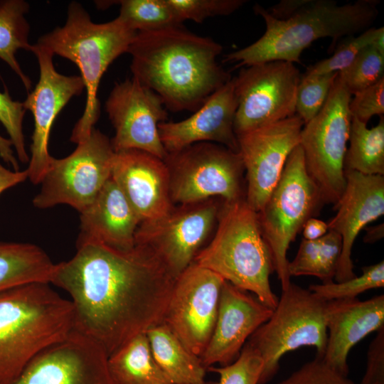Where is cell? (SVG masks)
I'll use <instances>...</instances> for the list:
<instances>
[{
    "label": "cell",
    "instance_id": "277c9868",
    "mask_svg": "<svg viewBox=\"0 0 384 384\" xmlns=\"http://www.w3.org/2000/svg\"><path fill=\"white\" fill-rule=\"evenodd\" d=\"M74 330L73 309L48 282L0 292V384L15 379L38 353Z\"/></svg>",
    "mask_w": 384,
    "mask_h": 384
},
{
    "label": "cell",
    "instance_id": "603a6c76",
    "mask_svg": "<svg viewBox=\"0 0 384 384\" xmlns=\"http://www.w3.org/2000/svg\"><path fill=\"white\" fill-rule=\"evenodd\" d=\"M328 338L322 359L348 376L351 349L366 336L384 327V295L366 301L357 298L329 301Z\"/></svg>",
    "mask_w": 384,
    "mask_h": 384
},
{
    "label": "cell",
    "instance_id": "ac0fdd59",
    "mask_svg": "<svg viewBox=\"0 0 384 384\" xmlns=\"http://www.w3.org/2000/svg\"><path fill=\"white\" fill-rule=\"evenodd\" d=\"M31 52L37 58L40 75L38 83L23 102L25 110L32 113L34 120L26 169L31 182L39 184L53 158L48 151L52 125L68 102L82 93L85 85L80 76L58 73L53 62L54 55L48 50L33 44Z\"/></svg>",
    "mask_w": 384,
    "mask_h": 384
},
{
    "label": "cell",
    "instance_id": "f35d334b",
    "mask_svg": "<svg viewBox=\"0 0 384 384\" xmlns=\"http://www.w3.org/2000/svg\"><path fill=\"white\" fill-rule=\"evenodd\" d=\"M352 117L367 124L375 116L384 113V78L377 83L354 93L349 102Z\"/></svg>",
    "mask_w": 384,
    "mask_h": 384
},
{
    "label": "cell",
    "instance_id": "74e56055",
    "mask_svg": "<svg viewBox=\"0 0 384 384\" xmlns=\"http://www.w3.org/2000/svg\"><path fill=\"white\" fill-rule=\"evenodd\" d=\"M276 384H357L316 357Z\"/></svg>",
    "mask_w": 384,
    "mask_h": 384
},
{
    "label": "cell",
    "instance_id": "d590c367",
    "mask_svg": "<svg viewBox=\"0 0 384 384\" xmlns=\"http://www.w3.org/2000/svg\"><path fill=\"white\" fill-rule=\"evenodd\" d=\"M179 21L201 23L208 17L228 16L239 9L244 0H167Z\"/></svg>",
    "mask_w": 384,
    "mask_h": 384
},
{
    "label": "cell",
    "instance_id": "44dd1931",
    "mask_svg": "<svg viewBox=\"0 0 384 384\" xmlns=\"http://www.w3.org/2000/svg\"><path fill=\"white\" fill-rule=\"evenodd\" d=\"M111 176L142 222L159 218L174 206L167 167L155 155L138 149L117 151Z\"/></svg>",
    "mask_w": 384,
    "mask_h": 384
},
{
    "label": "cell",
    "instance_id": "2e32d148",
    "mask_svg": "<svg viewBox=\"0 0 384 384\" xmlns=\"http://www.w3.org/2000/svg\"><path fill=\"white\" fill-rule=\"evenodd\" d=\"M105 107L115 131L110 139L114 152L138 149L164 159L158 126L167 112L158 95L132 78L115 83Z\"/></svg>",
    "mask_w": 384,
    "mask_h": 384
},
{
    "label": "cell",
    "instance_id": "836d02e7",
    "mask_svg": "<svg viewBox=\"0 0 384 384\" xmlns=\"http://www.w3.org/2000/svg\"><path fill=\"white\" fill-rule=\"evenodd\" d=\"M380 29L381 27H372L357 36H348L335 48L332 55L309 66L304 73L323 75L345 70L364 48L372 44Z\"/></svg>",
    "mask_w": 384,
    "mask_h": 384
},
{
    "label": "cell",
    "instance_id": "484cf974",
    "mask_svg": "<svg viewBox=\"0 0 384 384\" xmlns=\"http://www.w3.org/2000/svg\"><path fill=\"white\" fill-rule=\"evenodd\" d=\"M54 267L34 244L0 242V292L31 282L50 283Z\"/></svg>",
    "mask_w": 384,
    "mask_h": 384
},
{
    "label": "cell",
    "instance_id": "e575fe53",
    "mask_svg": "<svg viewBox=\"0 0 384 384\" xmlns=\"http://www.w3.org/2000/svg\"><path fill=\"white\" fill-rule=\"evenodd\" d=\"M262 368L263 361L260 354L245 343L232 363L208 369L218 374L217 384H258Z\"/></svg>",
    "mask_w": 384,
    "mask_h": 384
},
{
    "label": "cell",
    "instance_id": "83f0119b",
    "mask_svg": "<svg viewBox=\"0 0 384 384\" xmlns=\"http://www.w3.org/2000/svg\"><path fill=\"white\" fill-rule=\"evenodd\" d=\"M29 9L24 0H0V59L16 74L27 92L31 89V80L16 54L19 50L31 51L33 46L28 41L30 25L26 18Z\"/></svg>",
    "mask_w": 384,
    "mask_h": 384
},
{
    "label": "cell",
    "instance_id": "4fadbf2b",
    "mask_svg": "<svg viewBox=\"0 0 384 384\" xmlns=\"http://www.w3.org/2000/svg\"><path fill=\"white\" fill-rule=\"evenodd\" d=\"M301 78L294 63L271 61L251 65L234 77L238 107L236 135L295 115Z\"/></svg>",
    "mask_w": 384,
    "mask_h": 384
},
{
    "label": "cell",
    "instance_id": "7c38bea8",
    "mask_svg": "<svg viewBox=\"0 0 384 384\" xmlns=\"http://www.w3.org/2000/svg\"><path fill=\"white\" fill-rule=\"evenodd\" d=\"M223 202L211 198L175 205L165 215L141 222L135 244L149 248L176 279L214 233Z\"/></svg>",
    "mask_w": 384,
    "mask_h": 384
},
{
    "label": "cell",
    "instance_id": "52a82bcc",
    "mask_svg": "<svg viewBox=\"0 0 384 384\" xmlns=\"http://www.w3.org/2000/svg\"><path fill=\"white\" fill-rule=\"evenodd\" d=\"M329 301L291 282L282 291L270 319L250 337L246 344L263 361L258 384H265L277 373L282 357L304 346L314 347L317 358L325 353L328 333Z\"/></svg>",
    "mask_w": 384,
    "mask_h": 384
},
{
    "label": "cell",
    "instance_id": "ffe728a7",
    "mask_svg": "<svg viewBox=\"0 0 384 384\" xmlns=\"http://www.w3.org/2000/svg\"><path fill=\"white\" fill-rule=\"evenodd\" d=\"M346 186L334 208L336 213L327 223L329 230L342 238V252L335 275L341 282L356 275L351 260L353 245L361 230L384 214V176L345 171Z\"/></svg>",
    "mask_w": 384,
    "mask_h": 384
},
{
    "label": "cell",
    "instance_id": "f6af8a7d",
    "mask_svg": "<svg viewBox=\"0 0 384 384\" xmlns=\"http://www.w3.org/2000/svg\"><path fill=\"white\" fill-rule=\"evenodd\" d=\"M304 238L306 240H318L329 230L328 225L324 221L311 217L304 223L303 228Z\"/></svg>",
    "mask_w": 384,
    "mask_h": 384
},
{
    "label": "cell",
    "instance_id": "f546056e",
    "mask_svg": "<svg viewBox=\"0 0 384 384\" xmlns=\"http://www.w3.org/2000/svg\"><path fill=\"white\" fill-rule=\"evenodd\" d=\"M117 16L137 32L182 25L167 0H120Z\"/></svg>",
    "mask_w": 384,
    "mask_h": 384
},
{
    "label": "cell",
    "instance_id": "60d3db41",
    "mask_svg": "<svg viewBox=\"0 0 384 384\" xmlns=\"http://www.w3.org/2000/svg\"><path fill=\"white\" fill-rule=\"evenodd\" d=\"M320 238L309 240L303 238L298 252L288 263V272L292 276L311 275L317 277L319 270Z\"/></svg>",
    "mask_w": 384,
    "mask_h": 384
},
{
    "label": "cell",
    "instance_id": "c3c4849f",
    "mask_svg": "<svg viewBox=\"0 0 384 384\" xmlns=\"http://www.w3.org/2000/svg\"><path fill=\"white\" fill-rule=\"evenodd\" d=\"M378 51L384 55V27L381 29L371 44Z\"/></svg>",
    "mask_w": 384,
    "mask_h": 384
},
{
    "label": "cell",
    "instance_id": "d6986e66",
    "mask_svg": "<svg viewBox=\"0 0 384 384\" xmlns=\"http://www.w3.org/2000/svg\"><path fill=\"white\" fill-rule=\"evenodd\" d=\"M273 309L250 292L224 281L214 329L200 357L208 369L235 361L250 337L271 316Z\"/></svg>",
    "mask_w": 384,
    "mask_h": 384
},
{
    "label": "cell",
    "instance_id": "b9f144b4",
    "mask_svg": "<svg viewBox=\"0 0 384 384\" xmlns=\"http://www.w3.org/2000/svg\"><path fill=\"white\" fill-rule=\"evenodd\" d=\"M359 384H384V327L369 346L366 370Z\"/></svg>",
    "mask_w": 384,
    "mask_h": 384
},
{
    "label": "cell",
    "instance_id": "9a60e30c",
    "mask_svg": "<svg viewBox=\"0 0 384 384\" xmlns=\"http://www.w3.org/2000/svg\"><path fill=\"white\" fill-rule=\"evenodd\" d=\"M304 125L297 115L237 135L245 172L247 203L259 212L299 144Z\"/></svg>",
    "mask_w": 384,
    "mask_h": 384
},
{
    "label": "cell",
    "instance_id": "8fae6325",
    "mask_svg": "<svg viewBox=\"0 0 384 384\" xmlns=\"http://www.w3.org/2000/svg\"><path fill=\"white\" fill-rule=\"evenodd\" d=\"M62 159L52 158L33 206L46 209L67 204L80 213L94 201L111 177L114 151L110 139L94 128L90 136Z\"/></svg>",
    "mask_w": 384,
    "mask_h": 384
},
{
    "label": "cell",
    "instance_id": "7bdbcfd3",
    "mask_svg": "<svg viewBox=\"0 0 384 384\" xmlns=\"http://www.w3.org/2000/svg\"><path fill=\"white\" fill-rule=\"evenodd\" d=\"M306 1L307 0H282L267 11L274 18L283 20L294 14Z\"/></svg>",
    "mask_w": 384,
    "mask_h": 384
},
{
    "label": "cell",
    "instance_id": "d6a6232c",
    "mask_svg": "<svg viewBox=\"0 0 384 384\" xmlns=\"http://www.w3.org/2000/svg\"><path fill=\"white\" fill-rule=\"evenodd\" d=\"M338 76L353 95L384 78V55L370 45Z\"/></svg>",
    "mask_w": 384,
    "mask_h": 384
},
{
    "label": "cell",
    "instance_id": "9c48e42d",
    "mask_svg": "<svg viewBox=\"0 0 384 384\" xmlns=\"http://www.w3.org/2000/svg\"><path fill=\"white\" fill-rule=\"evenodd\" d=\"M174 206L219 198L225 202L245 199V168L239 152L212 142L191 144L167 153Z\"/></svg>",
    "mask_w": 384,
    "mask_h": 384
},
{
    "label": "cell",
    "instance_id": "3957f363",
    "mask_svg": "<svg viewBox=\"0 0 384 384\" xmlns=\"http://www.w3.org/2000/svg\"><path fill=\"white\" fill-rule=\"evenodd\" d=\"M378 1L358 0L338 5L332 0H307L287 18L279 20L255 4V14L266 26L264 34L250 46L225 55L224 62L249 66L271 61L301 63L302 53L314 41L331 38V51L343 36L361 33L375 21Z\"/></svg>",
    "mask_w": 384,
    "mask_h": 384
},
{
    "label": "cell",
    "instance_id": "ab89813d",
    "mask_svg": "<svg viewBox=\"0 0 384 384\" xmlns=\"http://www.w3.org/2000/svg\"><path fill=\"white\" fill-rule=\"evenodd\" d=\"M342 252V238L331 230L320 238L319 270L317 277L322 283L334 281Z\"/></svg>",
    "mask_w": 384,
    "mask_h": 384
},
{
    "label": "cell",
    "instance_id": "bcb514c9",
    "mask_svg": "<svg viewBox=\"0 0 384 384\" xmlns=\"http://www.w3.org/2000/svg\"><path fill=\"white\" fill-rule=\"evenodd\" d=\"M13 145L9 139L5 138L0 134V157L14 171H19L18 161L14 154Z\"/></svg>",
    "mask_w": 384,
    "mask_h": 384
},
{
    "label": "cell",
    "instance_id": "7402d4cb",
    "mask_svg": "<svg viewBox=\"0 0 384 384\" xmlns=\"http://www.w3.org/2000/svg\"><path fill=\"white\" fill-rule=\"evenodd\" d=\"M237 107L233 77L189 117L159 124L160 139L166 152H175L199 142L216 143L239 152L234 131Z\"/></svg>",
    "mask_w": 384,
    "mask_h": 384
},
{
    "label": "cell",
    "instance_id": "7a4b0ae2",
    "mask_svg": "<svg viewBox=\"0 0 384 384\" xmlns=\"http://www.w3.org/2000/svg\"><path fill=\"white\" fill-rule=\"evenodd\" d=\"M223 46L182 25L137 32L127 53L134 79L171 112L197 110L233 77L217 61Z\"/></svg>",
    "mask_w": 384,
    "mask_h": 384
},
{
    "label": "cell",
    "instance_id": "4dcf8cb0",
    "mask_svg": "<svg viewBox=\"0 0 384 384\" xmlns=\"http://www.w3.org/2000/svg\"><path fill=\"white\" fill-rule=\"evenodd\" d=\"M384 286L383 260L362 268L361 275L341 282H331L320 284H312L309 289L325 301L354 299L372 289Z\"/></svg>",
    "mask_w": 384,
    "mask_h": 384
},
{
    "label": "cell",
    "instance_id": "30bf717a",
    "mask_svg": "<svg viewBox=\"0 0 384 384\" xmlns=\"http://www.w3.org/2000/svg\"><path fill=\"white\" fill-rule=\"evenodd\" d=\"M351 96L338 74L323 107L301 132L299 145L306 170L324 204L336 205L345 188Z\"/></svg>",
    "mask_w": 384,
    "mask_h": 384
},
{
    "label": "cell",
    "instance_id": "6da1fadb",
    "mask_svg": "<svg viewBox=\"0 0 384 384\" xmlns=\"http://www.w3.org/2000/svg\"><path fill=\"white\" fill-rule=\"evenodd\" d=\"M55 264L50 284L65 291L74 329L110 355L162 322L176 279L147 247L123 251L97 242L76 245Z\"/></svg>",
    "mask_w": 384,
    "mask_h": 384
},
{
    "label": "cell",
    "instance_id": "ba28073f",
    "mask_svg": "<svg viewBox=\"0 0 384 384\" xmlns=\"http://www.w3.org/2000/svg\"><path fill=\"white\" fill-rule=\"evenodd\" d=\"M323 205L319 190L306 170L303 151L299 144L289 156L279 180L257 212L282 291L291 284L287 257L289 246L306 220L314 217Z\"/></svg>",
    "mask_w": 384,
    "mask_h": 384
},
{
    "label": "cell",
    "instance_id": "8992f818",
    "mask_svg": "<svg viewBox=\"0 0 384 384\" xmlns=\"http://www.w3.org/2000/svg\"><path fill=\"white\" fill-rule=\"evenodd\" d=\"M193 262L251 292L270 309L276 307L279 299L270 282L274 271L271 252L263 238L257 212L245 199L223 202L213 235Z\"/></svg>",
    "mask_w": 384,
    "mask_h": 384
},
{
    "label": "cell",
    "instance_id": "4316f807",
    "mask_svg": "<svg viewBox=\"0 0 384 384\" xmlns=\"http://www.w3.org/2000/svg\"><path fill=\"white\" fill-rule=\"evenodd\" d=\"M107 364L116 384H172L156 362L146 333L109 355Z\"/></svg>",
    "mask_w": 384,
    "mask_h": 384
},
{
    "label": "cell",
    "instance_id": "7dc6e473",
    "mask_svg": "<svg viewBox=\"0 0 384 384\" xmlns=\"http://www.w3.org/2000/svg\"><path fill=\"white\" fill-rule=\"evenodd\" d=\"M383 224L379 225L375 228H373L372 230L368 231L364 239L366 242H373L380 240L383 235Z\"/></svg>",
    "mask_w": 384,
    "mask_h": 384
},
{
    "label": "cell",
    "instance_id": "e0dca14e",
    "mask_svg": "<svg viewBox=\"0 0 384 384\" xmlns=\"http://www.w3.org/2000/svg\"><path fill=\"white\" fill-rule=\"evenodd\" d=\"M107 360L98 343L74 329L38 353L8 384H116Z\"/></svg>",
    "mask_w": 384,
    "mask_h": 384
},
{
    "label": "cell",
    "instance_id": "ee69618b",
    "mask_svg": "<svg viewBox=\"0 0 384 384\" xmlns=\"http://www.w3.org/2000/svg\"><path fill=\"white\" fill-rule=\"evenodd\" d=\"M28 178L27 169L12 171L0 163V195L6 190L25 181Z\"/></svg>",
    "mask_w": 384,
    "mask_h": 384
},
{
    "label": "cell",
    "instance_id": "5b68a950",
    "mask_svg": "<svg viewBox=\"0 0 384 384\" xmlns=\"http://www.w3.org/2000/svg\"><path fill=\"white\" fill-rule=\"evenodd\" d=\"M137 33L118 17L107 23H95L81 4L72 1L65 24L43 34L34 43L73 62L80 71L86 102L72 131V142L84 141L95 128L100 115L97 92L101 78L117 58L127 53Z\"/></svg>",
    "mask_w": 384,
    "mask_h": 384
},
{
    "label": "cell",
    "instance_id": "5bb4252c",
    "mask_svg": "<svg viewBox=\"0 0 384 384\" xmlns=\"http://www.w3.org/2000/svg\"><path fill=\"white\" fill-rule=\"evenodd\" d=\"M224 281L195 262L175 280L162 323L198 357L212 335Z\"/></svg>",
    "mask_w": 384,
    "mask_h": 384
},
{
    "label": "cell",
    "instance_id": "f1b7e54d",
    "mask_svg": "<svg viewBox=\"0 0 384 384\" xmlns=\"http://www.w3.org/2000/svg\"><path fill=\"white\" fill-rule=\"evenodd\" d=\"M348 143L344 171L384 176L383 116H380L378 124L370 129L367 124L352 117Z\"/></svg>",
    "mask_w": 384,
    "mask_h": 384
},
{
    "label": "cell",
    "instance_id": "8d00e7d4",
    "mask_svg": "<svg viewBox=\"0 0 384 384\" xmlns=\"http://www.w3.org/2000/svg\"><path fill=\"white\" fill-rule=\"evenodd\" d=\"M26 112L23 102L14 100L6 88L4 92H0V122L8 133L14 152L22 164L28 163L30 159L23 132Z\"/></svg>",
    "mask_w": 384,
    "mask_h": 384
},
{
    "label": "cell",
    "instance_id": "cb8c5ba5",
    "mask_svg": "<svg viewBox=\"0 0 384 384\" xmlns=\"http://www.w3.org/2000/svg\"><path fill=\"white\" fill-rule=\"evenodd\" d=\"M80 213L76 245L97 242L123 251L134 247L135 233L142 221L112 176Z\"/></svg>",
    "mask_w": 384,
    "mask_h": 384
},
{
    "label": "cell",
    "instance_id": "d4e9b609",
    "mask_svg": "<svg viewBox=\"0 0 384 384\" xmlns=\"http://www.w3.org/2000/svg\"><path fill=\"white\" fill-rule=\"evenodd\" d=\"M146 334L156 362L172 384H206V368L200 357L164 323L150 328Z\"/></svg>",
    "mask_w": 384,
    "mask_h": 384
},
{
    "label": "cell",
    "instance_id": "1f68e13d",
    "mask_svg": "<svg viewBox=\"0 0 384 384\" xmlns=\"http://www.w3.org/2000/svg\"><path fill=\"white\" fill-rule=\"evenodd\" d=\"M338 73L301 75L297 88L295 114L304 124L321 110Z\"/></svg>",
    "mask_w": 384,
    "mask_h": 384
}]
</instances>
